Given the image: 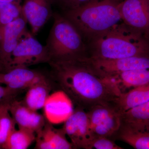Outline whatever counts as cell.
<instances>
[{
  "mask_svg": "<svg viewBox=\"0 0 149 149\" xmlns=\"http://www.w3.org/2000/svg\"><path fill=\"white\" fill-rule=\"evenodd\" d=\"M36 134L32 130L15 129L9 136L3 149H26L35 141Z\"/></svg>",
  "mask_w": 149,
  "mask_h": 149,
  "instance_id": "obj_21",
  "label": "cell"
},
{
  "mask_svg": "<svg viewBox=\"0 0 149 149\" xmlns=\"http://www.w3.org/2000/svg\"><path fill=\"white\" fill-rule=\"evenodd\" d=\"M117 86L120 93L149 84V68L136 70L107 75Z\"/></svg>",
  "mask_w": 149,
  "mask_h": 149,
  "instance_id": "obj_16",
  "label": "cell"
},
{
  "mask_svg": "<svg viewBox=\"0 0 149 149\" xmlns=\"http://www.w3.org/2000/svg\"><path fill=\"white\" fill-rule=\"evenodd\" d=\"M50 61L49 55L46 46L43 45L33 37L32 33L27 31L12 54L9 70L15 68L48 63Z\"/></svg>",
  "mask_w": 149,
  "mask_h": 149,
  "instance_id": "obj_5",
  "label": "cell"
},
{
  "mask_svg": "<svg viewBox=\"0 0 149 149\" xmlns=\"http://www.w3.org/2000/svg\"><path fill=\"white\" fill-rule=\"evenodd\" d=\"M0 72H4V70L1 63H0Z\"/></svg>",
  "mask_w": 149,
  "mask_h": 149,
  "instance_id": "obj_28",
  "label": "cell"
},
{
  "mask_svg": "<svg viewBox=\"0 0 149 149\" xmlns=\"http://www.w3.org/2000/svg\"><path fill=\"white\" fill-rule=\"evenodd\" d=\"M63 128L70 139L73 149H92L93 137L88 113L85 110L76 107Z\"/></svg>",
  "mask_w": 149,
  "mask_h": 149,
  "instance_id": "obj_7",
  "label": "cell"
},
{
  "mask_svg": "<svg viewBox=\"0 0 149 149\" xmlns=\"http://www.w3.org/2000/svg\"><path fill=\"white\" fill-rule=\"evenodd\" d=\"M48 64L51 79L76 107L87 111L95 106L104 105L118 111L117 101L121 93L117 86L94 69L86 57Z\"/></svg>",
  "mask_w": 149,
  "mask_h": 149,
  "instance_id": "obj_1",
  "label": "cell"
},
{
  "mask_svg": "<svg viewBox=\"0 0 149 149\" xmlns=\"http://www.w3.org/2000/svg\"><path fill=\"white\" fill-rule=\"evenodd\" d=\"M136 149H149V130H138L120 126L114 136Z\"/></svg>",
  "mask_w": 149,
  "mask_h": 149,
  "instance_id": "obj_20",
  "label": "cell"
},
{
  "mask_svg": "<svg viewBox=\"0 0 149 149\" xmlns=\"http://www.w3.org/2000/svg\"><path fill=\"white\" fill-rule=\"evenodd\" d=\"M117 0H91L68 9L65 17L80 34L97 35L120 24L123 21Z\"/></svg>",
  "mask_w": 149,
  "mask_h": 149,
  "instance_id": "obj_2",
  "label": "cell"
},
{
  "mask_svg": "<svg viewBox=\"0 0 149 149\" xmlns=\"http://www.w3.org/2000/svg\"><path fill=\"white\" fill-rule=\"evenodd\" d=\"M73 106L66 93L61 90L55 91L50 94L43 107L44 116L53 124L64 123L73 113Z\"/></svg>",
  "mask_w": 149,
  "mask_h": 149,
  "instance_id": "obj_10",
  "label": "cell"
},
{
  "mask_svg": "<svg viewBox=\"0 0 149 149\" xmlns=\"http://www.w3.org/2000/svg\"><path fill=\"white\" fill-rule=\"evenodd\" d=\"M87 112L93 139L104 137L113 140L121 125L120 113L104 105L95 106Z\"/></svg>",
  "mask_w": 149,
  "mask_h": 149,
  "instance_id": "obj_6",
  "label": "cell"
},
{
  "mask_svg": "<svg viewBox=\"0 0 149 149\" xmlns=\"http://www.w3.org/2000/svg\"><path fill=\"white\" fill-rule=\"evenodd\" d=\"M52 81L47 77L28 88L22 102L35 111L43 108L52 89Z\"/></svg>",
  "mask_w": 149,
  "mask_h": 149,
  "instance_id": "obj_17",
  "label": "cell"
},
{
  "mask_svg": "<svg viewBox=\"0 0 149 149\" xmlns=\"http://www.w3.org/2000/svg\"><path fill=\"white\" fill-rule=\"evenodd\" d=\"M52 0H22V15L31 27L33 35L40 29L53 16Z\"/></svg>",
  "mask_w": 149,
  "mask_h": 149,
  "instance_id": "obj_11",
  "label": "cell"
},
{
  "mask_svg": "<svg viewBox=\"0 0 149 149\" xmlns=\"http://www.w3.org/2000/svg\"><path fill=\"white\" fill-rule=\"evenodd\" d=\"M86 58L94 69L104 76L130 70L149 68V56L147 55L113 59L86 57Z\"/></svg>",
  "mask_w": 149,
  "mask_h": 149,
  "instance_id": "obj_9",
  "label": "cell"
},
{
  "mask_svg": "<svg viewBox=\"0 0 149 149\" xmlns=\"http://www.w3.org/2000/svg\"><path fill=\"white\" fill-rule=\"evenodd\" d=\"M119 24L96 35L94 45V58L113 59L147 55L145 41L127 27Z\"/></svg>",
  "mask_w": 149,
  "mask_h": 149,
  "instance_id": "obj_3",
  "label": "cell"
},
{
  "mask_svg": "<svg viewBox=\"0 0 149 149\" xmlns=\"http://www.w3.org/2000/svg\"><path fill=\"white\" fill-rule=\"evenodd\" d=\"M22 15V3L0 2V25L8 24Z\"/></svg>",
  "mask_w": 149,
  "mask_h": 149,
  "instance_id": "obj_23",
  "label": "cell"
},
{
  "mask_svg": "<svg viewBox=\"0 0 149 149\" xmlns=\"http://www.w3.org/2000/svg\"><path fill=\"white\" fill-rule=\"evenodd\" d=\"M63 5L66 7L68 9L76 8L88 2L91 0H57Z\"/></svg>",
  "mask_w": 149,
  "mask_h": 149,
  "instance_id": "obj_26",
  "label": "cell"
},
{
  "mask_svg": "<svg viewBox=\"0 0 149 149\" xmlns=\"http://www.w3.org/2000/svg\"><path fill=\"white\" fill-rule=\"evenodd\" d=\"M8 109L12 116L19 128L32 130L35 133L40 131L45 123L44 116L24 105L16 99L8 102Z\"/></svg>",
  "mask_w": 149,
  "mask_h": 149,
  "instance_id": "obj_14",
  "label": "cell"
},
{
  "mask_svg": "<svg viewBox=\"0 0 149 149\" xmlns=\"http://www.w3.org/2000/svg\"><path fill=\"white\" fill-rule=\"evenodd\" d=\"M9 102H0V149H2L16 123L8 109Z\"/></svg>",
  "mask_w": 149,
  "mask_h": 149,
  "instance_id": "obj_22",
  "label": "cell"
},
{
  "mask_svg": "<svg viewBox=\"0 0 149 149\" xmlns=\"http://www.w3.org/2000/svg\"><path fill=\"white\" fill-rule=\"evenodd\" d=\"M22 91L0 85V102H10L16 99L17 96Z\"/></svg>",
  "mask_w": 149,
  "mask_h": 149,
  "instance_id": "obj_25",
  "label": "cell"
},
{
  "mask_svg": "<svg viewBox=\"0 0 149 149\" xmlns=\"http://www.w3.org/2000/svg\"><path fill=\"white\" fill-rule=\"evenodd\" d=\"M149 101V84L137 87L121 94L117 101L120 113Z\"/></svg>",
  "mask_w": 149,
  "mask_h": 149,
  "instance_id": "obj_19",
  "label": "cell"
},
{
  "mask_svg": "<svg viewBox=\"0 0 149 149\" xmlns=\"http://www.w3.org/2000/svg\"><path fill=\"white\" fill-rule=\"evenodd\" d=\"M54 18L53 24L45 45L50 62L85 56L82 36L77 28L65 17L55 14Z\"/></svg>",
  "mask_w": 149,
  "mask_h": 149,
  "instance_id": "obj_4",
  "label": "cell"
},
{
  "mask_svg": "<svg viewBox=\"0 0 149 149\" xmlns=\"http://www.w3.org/2000/svg\"><path fill=\"white\" fill-rule=\"evenodd\" d=\"M63 128H56L46 120L45 125L36 133V149H71L73 146L66 139Z\"/></svg>",
  "mask_w": 149,
  "mask_h": 149,
  "instance_id": "obj_15",
  "label": "cell"
},
{
  "mask_svg": "<svg viewBox=\"0 0 149 149\" xmlns=\"http://www.w3.org/2000/svg\"><path fill=\"white\" fill-rule=\"evenodd\" d=\"M22 0H0V2H17L22 3Z\"/></svg>",
  "mask_w": 149,
  "mask_h": 149,
  "instance_id": "obj_27",
  "label": "cell"
},
{
  "mask_svg": "<svg viewBox=\"0 0 149 149\" xmlns=\"http://www.w3.org/2000/svg\"><path fill=\"white\" fill-rule=\"evenodd\" d=\"M123 21L129 27L145 29L149 27V0H124L119 4Z\"/></svg>",
  "mask_w": 149,
  "mask_h": 149,
  "instance_id": "obj_12",
  "label": "cell"
},
{
  "mask_svg": "<svg viewBox=\"0 0 149 149\" xmlns=\"http://www.w3.org/2000/svg\"><path fill=\"white\" fill-rule=\"evenodd\" d=\"M26 19L22 15L10 23L0 25V63L4 72L9 70L12 54L28 31Z\"/></svg>",
  "mask_w": 149,
  "mask_h": 149,
  "instance_id": "obj_8",
  "label": "cell"
},
{
  "mask_svg": "<svg viewBox=\"0 0 149 149\" xmlns=\"http://www.w3.org/2000/svg\"><path fill=\"white\" fill-rule=\"evenodd\" d=\"M120 126L149 130V101L120 113Z\"/></svg>",
  "mask_w": 149,
  "mask_h": 149,
  "instance_id": "obj_18",
  "label": "cell"
},
{
  "mask_svg": "<svg viewBox=\"0 0 149 149\" xmlns=\"http://www.w3.org/2000/svg\"><path fill=\"white\" fill-rule=\"evenodd\" d=\"M47 77L42 72L28 67L15 68L6 72H0V84L24 91Z\"/></svg>",
  "mask_w": 149,
  "mask_h": 149,
  "instance_id": "obj_13",
  "label": "cell"
},
{
  "mask_svg": "<svg viewBox=\"0 0 149 149\" xmlns=\"http://www.w3.org/2000/svg\"><path fill=\"white\" fill-rule=\"evenodd\" d=\"M92 149H122L123 148L118 146L113 140L104 138L100 137L94 139L91 144Z\"/></svg>",
  "mask_w": 149,
  "mask_h": 149,
  "instance_id": "obj_24",
  "label": "cell"
}]
</instances>
